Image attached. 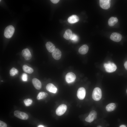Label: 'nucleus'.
Returning <instances> with one entry per match:
<instances>
[{"label": "nucleus", "mask_w": 127, "mask_h": 127, "mask_svg": "<svg viewBox=\"0 0 127 127\" xmlns=\"http://www.w3.org/2000/svg\"><path fill=\"white\" fill-rule=\"evenodd\" d=\"M92 97L93 99L96 101H99L101 99L102 97V91L100 88L96 87L94 89Z\"/></svg>", "instance_id": "nucleus-1"}, {"label": "nucleus", "mask_w": 127, "mask_h": 127, "mask_svg": "<svg viewBox=\"0 0 127 127\" xmlns=\"http://www.w3.org/2000/svg\"><path fill=\"white\" fill-rule=\"evenodd\" d=\"M15 31V28L13 26L10 25L5 29L4 32V36L7 38H10L13 36Z\"/></svg>", "instance_id": "nucleus-2"}, {"label": "nucleus", "mask_w": 127, "mask_h": 127, "mask_svg": "<svg viewBox=\"0 0 127 127\" xmlns=\"http://www.w3.org/2000/svg\"><path fill=\"white\" fill-rule=\"evenodd\" d=\"M104 66L106 71L109 73L114 71L117 68L116 65L114 63L110 62L107 63H105Z\"/></svg>", "instance_id": "nucleus-3"}, {"label": "nucleus", "mask_w": 127, "mask_h": 127, "mask_svg": "<svg viewBox=\"0 0 127 127\" xmlns=\"http://www.w3.org/2000/svg\"><path fill=\"white\" fill-rule=\"evenodd\" d=\"M14 115L16 117L22 120H27L28 118V115L27 114L18 110L15 111Z\"/></svg>", "instance_id": "nucleus-4"}, {"label": "nucleus", "mask_w": 127, "mask_h": 127, "mask_svg": "<svg viewBox=\"0 0 127 127\" xmlns=\"http://www.w3.org/2000/svg\"><path fill=\"white\" fill-rule=\"evenodd\" d=\"M67 107L64 104H62L60 105L56 111V114L58 116H61L64 114L67 110Z\"/></svg>", "instance_id": "nucleus-5"}, {"label": "nucleus", "mask_w": 127, "mask_h": 127, "mask_svg": "<svg viewBox=\"0 0 127 127\" xmlns=\"http://www.w3.org/2000/svg\"><path fill=\"white\" fill-rule=\"evenodd\" d=\"M97 113L94 110H92L90 112L89 115L85 119L86 122L91 123L97 117Z\"/></svg>", "instance_id": "nucleus-6"}, {"label": "nucleus", "mask_w": 127, "mask_h": 127, "mask_svg": "<svg viewBox=\"0 0 127 127\" xmlns=\"http://www.w3.org/2000/svg\"><path fill=\"white\" fill-rule=\"evenodd\" d=\"M76 78L75 75L73 72H69L66 75V79L67 82L70 83L74 82Z\"/></svg>", "instance_id": "nucleus-7"}, {"label": "nucleus", "mask_w": 127, "mask_h": 127, "mask_svg": "<svg viewBox=\"0 0 127 127\" xmlns=\"http://www.w3.org/2000/svg\"><path fill=\"white\" fill-rule=\"evenodd\" d=\"M122 38L121 35L117 32H113L112 33L110 36L111 40L116 42L120 41L121 40Z\"/></svg>", "instance_id": "nucleus-8"}, {"label": "nucleus", "mask_w": 127, "mask_h": 127, "mask_svg": "<svg viewBox=\"0 0 127 127\" xmlns=\"http://www.w3.org/2000/svg\"><path fill=\"white\" fill-rule=\"evenodd\" d=\"M85 90L84 87H81L79 88L77 91V96L79 99H83L85 97Z\"/></svg>", "instance_id": "nucleus-9"}, {"label": "nucleus", "mask_w": 127, "mask_h": 127, "mask_svg": "<svg viewBox=\"0 0 127 127\" xmlns=\"http://www.w3.org/2000/svg\"><path fill=\"white\" fill-rule=\"evenodd\" d=\"M110 1L109 0H99V4L100 7L104 9H108L110 6Z\"/></svg>", "instance_id": "nucleus-10"}, {"label": "nucleus", "mask_w": 127, "mask_h": 127, "mask_svg": "<svg viewBox=\"0 0 127 127\" xmlns=\"http://www.w3.org/2000/svg\"><path fill=\"white\" fill-rule=\"evenodd\" d=\"M22 55L25 59L27 60H30L32 58L31 54L29 50L27 48L23 50L22 52Z\"/></svg>", "instance_id": "nucleus-11"}, {"label": "nucleus", "mask_w": 127, "mask_h": 127, "mask_svg": "<svg viewBox=\"0 0 127 127\" xmlns=\"http://www.w3.org/2000/svg\"><path fill=\"white\" fill-rule=\"evenodd\" d=\"M52 56L55 60H58L60 59L61 56V51L58 48H56L52 52Z\"/></svg>", "instance_id": "nucleus-12"}, {"label": "nucleus", "mask_w": 127, "mask_h": 127, "mask_svg": "<svg viewBox=\"0 0 127 127\" xmlns=\"http://www.w3.org/2000/svg\"><path fill=\"white\" fill-rule=\"evenodd\" d=\"M46 89L48 91L53 93H56L57 90L56 87L51 83H49L47 85Z\"/></svg>", "instance_id": "nucleus-13"}, {"label": "nucleus", "mask_w": 127, "mask_h": 127, "mask_svg": "<svg viewBox=\"0 0 127 127\" xmlns=\"http://www.w3.org/2000/svg\"><path fill=\"white\" fill-rule=\"evenodd\" d=\"M32 83L35 88L37 90L40 89L41 87V83L40 81L36 78H34L32 80Z\"/></svg>", "instance_id": "nucleus-14"}, {"label": "nucleus", "mask_w": 127, "mask_h": 127, "mask_svg": "<svg viewBox=\"0 0 127 127\" xmlns=\"http://www.w3.org/2000/svg\"><path fill=\"white\" fill-rule=\"evenodd\" d=\"M79 18L77 16L73 15L69 17L68 19V22L70 24H73L79 21Z\"/></svg>", "instance_id": "nucleus-15"}, {"label": "nucleus", "mask_w": 127, "mask_h": 127, "mask_svg": "<svg viewBox=\"0 0 127 127\" xmlns=\"http://www.w3.org/2000/svg\"><path fill=\"white\" fill-rule=\"evenodd\" d=\"M88 50V46L84 44L79 48L78 51L80 54L84 55L86 54Z\"/></svg>", "instance_id": "nucleus-16"}, {"label": "nucleus", "mask_w": 127, "mask_h": 127, "mask_svg": "<svg viewBox=\"0 0 127 127\" xmlns=\"http://www.w3.org/2000/svg\"><path fill=\"white\" fill-rule=\"evenodd\" d=\"M46 47L48 51L50 52H52L56 49L54 45L50 42H48L46 43Z\"/></svg>", "instance_id": "nucleus-17"}, {"label": "nucleus", "mask_w": 127, "mask_h": 127, "mask_svg": "<svg viewBox=\"0 0 127 127\" xmlns=\"http://www.w3.org/2000/svg\"><path fill=\"white\" fill-rule=\"evenodd\" d=\"M118 20L117 18L112 17L110 18L108 20V25L110 26H113L118 22Z\"/></svg>", "instance_id": "nucleus-18"}, {"label": "nucleus", "mask_w": 127, "mask_h": 127, "mask_svg": "<svg viewBox=\"0 0 127 127\" xmlns=\"http://www.w3.org/2000/svg\"><path fill=\"white\" fill-rule=\"evenodd\" d=\"M72 34V31L70 29H67L65 31L64 35V38L67 40L70 39L71 37Z\"/></svg>", "instance_id": "nucleus-19"}, {"label": "nucleus", "mask_w": 127, "mask_h": 127, "mask_svg": "<svg viewBox=\"0 0 127 127\" xmlns=\"http://www.w3.org/2000/svg\"><path fill=\"white\" fill-rule=\"evenodd\" d=\"M116 107V105L115 103H111L108 104L106 106V109L108 112L114 110Z\"/></svg>", "instance_id": "nucleus-20"}, {"label": "nucleus", "mask_w": 127, "mask_h": 127, "mask_svg": "<svg viewBox=\"0 0 127 127\" xmlns=\"http://www.w3.org/2000/svg\"><path fill=\"white\" fill-rule=\"evenodd\" d=\"M23 69L24 72L29 74L32 73L34 71L33 69L32 68L26 65H23Z\"/></svg>", "instance_id": "nucleus-21"}, {"label": "nucleus", "mask_w": 127, "mask_h": 127, "mask_svg": "<svg viewBox=\"0 0 127 127\" xmlns=\"http://www.w3.org/2000/svg\"><path fill=\"white\" fill-rule=\"evenodd\" d=\"M48 95V94L46 92H40L38 94L37 98L38 100L40 99L46 98Z\"/></svg>", "instance_id": "nucleus-22"}, {"label": "nucleus", "mask_w": 127, "mask_h": 127, "mask_svg": "<svg viewBox=\"0 0 127 127\" xmlns=\"http://www.w3.org/2000/svg\"><path fill=\"white\" fill-rule=\"evenodd\" d=\"M18 71L14 67L12 68L10 70V74L11 76H14L17 74Z\"/></svg>", "instance_id": "nucleus-23"}, {"label": "nucleus", "mask_w": 127, "mask_h": 127, "mask_svg": "<svg viewBox=\"0 0 127 127\" xmlns=\"http://www.w3.org/2000/svg\"><path fill=\"white\" fill-rule=\"evenodd\" d=\"M24 101L25 105L28 106L31 104L32 102V100L31 99H25Z\"/></svg>", "instance_id": "nucleus-24"}, {"label": "nucleus", "mask_w": 127, "mask_h": 127, "mask_svg": "<svg viewBox=\"0 0 127 127\" xmlns=\"http://www.w3.org/2000/svg\"><path fill=\"white\" fill-rule=\"evenodd\" d=\"M70 39L73 41L76 42L78 41V37L75 34H72Z\"/></svg>", "instance_id": "nucleus-25"}, {"label": "nucleus", "mask_w": 127, "mask_h": 127, "mask_svg": "<svg viewBox=\"0 0 127 127\" xmlns=\"http://www.w3.org/2000/svg\"><path fill=\"white\" fill-rule=\"evenodd\" d=\"M21 79L24 81H26L28 80V75L26 73L23 74L21 76Z\"/></svg>", "instance_id": "nucleus-26"}, {"label": "nucleus", "mask_w": 127, "mask_h": 127, "mask_svg": "<svg viewBox=\"0 0 127 127\" xmlns=\"http://www.w3.org/2000/svg\"><path fill=\"white\" fill-rule=\"evenodd\" d=\"M0 127H7V125L5 123L0 120Z\"/></svg>", "instance_id": "nucleus-27"}, {"label": "nucleus", "mask_w": 127, "mask_h": 127, "mask_svg": "<svg viewBox=\"0 0 127 127\" xmlns=\"http://www.w3.org/2000/svg\"><path fill=\"white\" fill-rule=\"evenodd\" d=\"M51 1L54 4H56L58 3L59 1V0H51Z\"/></svg>", "instance_id": "nucleus-28"}, {"label": "nucleus", "mask_w": 127, "mask_h": 127, "mask_svg": "<svg viewBox=\"0 0 127 127\" xmlns=\"http://www.w3.org/2000/svg\"><path fill=\"white\" fill-rule=\"evenodd\" d=\"M124 66L125 68L127 70V61H126L124 63Z\"/></svg>", "instance_id": "nucleus-29"}, {"label": "nucleus", "mask_w": 127, "mask_h": 127, "mask_svg": "<svg viewBox=\"0 0 127 127\" xmlns=\"http://www.w3.org/2000/svg\"><path fill=\"white\" fill-rule=\"evenodd\" d=\"M119 127H126V126L124 125H121Z\"/></svg>", "instance_id": "nucleus-30"}, {"label": "nucleus", "mask_w": 127, "mask_h": 127, "mask_svg": "<svg viewBox=\"0 0 127 127\" xmlns=\"http://www.w3.org/2000/svg\"><path fill=\"white\" fill-rule=\"evenodd\" d=\"M38 127H44L43 126L41 125H39Z\"/></svg>", "instance_id": "nucleus-31"}, {"label": "nucleus", "mask_w": 127, "mask_h": 127, "mask_svg": "<svg viewBox=\"0 0 127 127\" xmlns=\"http://www.w3.org/2000/svg\"><path fill=\"white\" fill-rule=\"evenodd\" d=\"M97 127H102L101 126H98Z\"/></svg>", "instance_id": "nucleus-32"}, {"label": "nucleus", "mask_w": 127, "mask_h": 127, "mask_svg": "<svg viewBox=\"0 0 127 127\" xmlns=\"http://www.w3.org/2000/svg\"><path fill=\"white\" fill-rule=\"evenodd\" d=\"M126 92H127V91H126Z\"/></svg>", "instance_id": "nucleus-33"}]
</instances>
